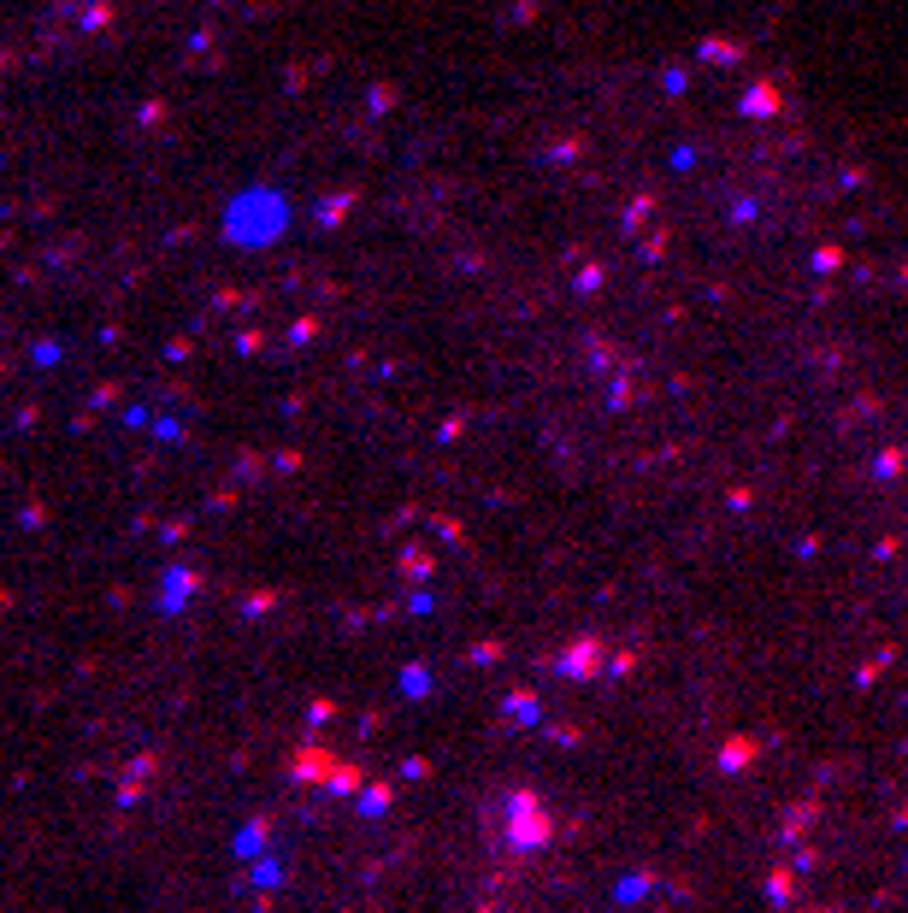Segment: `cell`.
Returning a JSON list of instances; mask_svg holds the SVG:
<instances>
[{"label":"cell","instance_id":"cell-1","mask_svg":"<svg viewBox=\"0 0 908 913\" xmlns=\"http://www.w3.org/2000/svg\"><path fill=\"white\" fill-rule=\"evenodd\" d=\"M555 837V819L543 813L537 796H514V848H543Z\"/></svg>","mask_w":908,"mask_h":913},{"label":"cell","instance_id":"cell-2","mask_svg":"<svg viewBox=\"0 0 908 913\" xmlns=\"http://www.w3.org/2000/svg\"><path fill=\"white\" fill-rule=\"evenodd\" d=\"M767 896H773V908H791L796 902V878L791 872H773V878H767Z\"/></svg>","mask_w":908,"mask_h":913},{"label":"cell","instance_id":"cell-3","mask_svg":"<svg viewBox=\"0 0 908 913\" xmlns=\"http://www.w3.org/2000/svg\"><path fill=\"white\" fill-rule=\"evenodd\" d=\"M750 755H755V743H750V736H731V743H726V755H719V760H726L731 772H743V766H750Z\"/></svg>","mask_w":908,"mask_h":913}]
</instances>
